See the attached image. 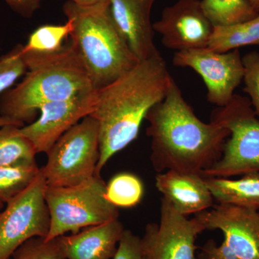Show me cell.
Segmentation results:
<instances>
[{"label":"cell","instance_id":"cell-27","mask_svg":"<svg viewBox=\"0 0 259 259\" xmlns=\"http://www.w3.org/2000/svg\"><path fill=\"white\" fill-rule=\"evenodd\" d=\"M112 259H146L141 238L125 229Z\"/></svg>","mask_w":259,"mask_h":259},{"label":"cell","instance_id":"cell-31","mask_svg":"<svg viewBox=\"0 0 259 259\" xmlns=\"http://www.w3.org/2000/svg\"><path fill=\"white\" fill-rule=\"evenodd\" d=\"M7 125H15L20 126V127H23V126L17 123V122H13V121L10 120L9 119L5 118V117L0 116V127Z\"/></svg>","mask_w":259,"mask_h":259},{"label":"cell","instance_id":"cell-3","mask_svg":"<svg viewBox=\"0 0 259 259\" xmlns=\"http://www.w3.org/2000/svg\"><path fill=\"white\" fill-rule=\"evenodd\" d=\"M22 53L27 71L20 83L2 95V117L24 126L33 122L46 104L97 91L71 42L53 54Z\"/></svg>","mask_w":259,"mask_h":259},{"label":"cell","instance_id":"cell-10","mask_svg":"<svg viewBox=\"0 0 259 259\" xmlns=\"http://www.w3.org/2000/svg\"><path fill=\"white\" fill-rule=\"evenodd\" d=\"M204 231L196 216L188 219L162 198L159 222L148 224L141 238L146 259H198L196 241Z\"/></svg>","mask_w":259,"mask_h":259},{"label":"cell","instance_id":"cell-11","mask_svg":"<svg viewBox=\"0 0 259 259\" xmlns=\"http://www.w3.org/2000/svg\"><path fill=\"white\" fill-rule=\"evenodd\" d=\"M153 29L161 35L163 45L177 52L208 47L214 26L200 0H177L163 9Z\"/></svg>","mask_w":259,"mask_h":259},{"label":"cell","instance_id":"cell-8","mask_svg":"<svg viewBox=\"0 0 259 259\" xmlns=\"http://www.w3.org/2000/svg\"><path fill=\"white\" fill-rule=\"evenodd\" d=\"M47 181L42 168L33 182L0 210V259H12L33 238H47L50 214L45 199Z\"/></svg>","mask_w":259,"mask_h":259},{"label":"cell","instance_id":"cell-30","mask_svg":"<svg viewBox=\"0 0 259 259\" xmlns=\"http://www.w3.org/2000/svg\"><path fill=\"white\" fill-rule=\"evenodd\" d=\"M80 6L93 7L97 5H108L109 0H69Z\"/></svg>","mask_w":259,"mask_h":259},{"label":"cell","instance_id":"cell-12","mask_svg":"<svg viewBox=\"0 0 259 259\" xmlns=\"http://www.w3.org/2000/svg\"><path fill=\"white\" fill-rule=\"evenodd\" d=\"M97 91L46 104L36 120L20 127L37 153L49 152L61 136L93 112Z\"/></svg>","mask_w":259,"mask_h":259},{"label":"cell","instance_id":"cell-20","mask_svg":"<svg viewBox=\"0 0 259 259\" xmlns=\"http://www.w3.org/2000/svg\"><path fill=\"white\" fill-rule=\"evenodd\" d=\"M204 15L214 28L243 23L259 14L247 0H200Z\"/></svg>","mask_w":259,"mask_h":259},{"label":"cell","instance_id":"cell-17","mask_svg":"<svg viewBox=\"0 0 259 259\" xmlns=\"http://www.w3.org/2000/svg\"><path fill=\"white\" fill-rule=\"evenodd\" d=\"M204 179L218 204L259 211V172L242 175L238 180L206 177Z\"/></svg>","mask_w":259,"mask_h":259},{"label":"cell","instance_id":"cell-26","mask_svg":"<svg viewBox=\"0 0 259 259\" xmlns=\"http://www.w3.org/2000/svg\"><path fill=\"white\" fill-rule=\"evenodd\" d=\"M242 59L245 69L243 90L248 95L255 113L259 116V53L251 51Z\"/></svg>","mask_w":259,"mask_h":259},{"label":"cell","instance_id":"cell-29","mask_svg":"<svg viewBox=\"0 0 259 259\" xmlns=\"http://www.w3.org/2000/svg\"><path fill=\"white\" fill-rule=\"evenodd\" d=\"M12 10L24 17L31 18L39 9L42 0H5Z\"/></svg>","mask_w":259,"mask_h":259},{"label":"cell","instance_id":"cell-7","mask_svg":"<svg viewBox=\"0 0 259 259\" xmlns=\"http://www.w3.org/2000/svg\"><path fill=\"white\" fill-rule=\"evenodd\" d=\"M47 154L41 168L49 187H70L93 178L100 156L98 122L92 116L83 117Z\"/></svg>","mask_w":259,"mask_h":259},{"label":"cell","instance_id":"cell-24","mask_svg":"<svg viewBox=\"0 0 259 259\" xmlns=\"http://www.w3.org/2000/svg\"><path fill=\"white\" fill-rule=\"evenodd\" d=\"M12 259H66L60 238L47 241L45 238H33L23 243Z\"/></svg>","mask_w":259,"mask_h":259},{"label":"cell","instance_id":"cell-5","mask_svg":"<svg viewBox=\"0 0 259 259\" xmlns=\"http://www.w3.org/2000/svg\"><path fill=\"white\" fill-rule=\"evenodd\" d=\"M106 183L101 177L70 187H49L45 192L50 229L46 240L118 219L117 207L105 197Z\"/></svg>","mask_w":259,"mask_h":259},{"label":"cell","instance_id":"cell-25","mask_svg":"<svg viewBox=\"0 0 259 259\" xmlns=\"http://www.w3.org/2000/svg\"><path fill=\"white\" fill-rule=\"evenodd\" d=\"M23 45L18 44L11 51L0 56V95L8 91L24 76L27 66L23 57Z\"/></svg>","mask_w":259,"mask_h":259},{"label":"cell","instance_id":"cell-9","mask_svg":"<svg viewBox=\"0 0 259 259\" xmlns=\"http://www.w3.org/2000/svg\"><path fill=\"white\" fill-rule=\"evenodd\" d=\"M172 63L177 67L190 68L197 73L207 89V101L218 107L231 102L244 77L239 49L221 53L206 47L177 51Z\"/></svg>","mask_w":259,"mask_h":259},{"label":"cell","instance_id":"cell-33","mask_svg":"<svg viewBox=\"0 0 259 259\" xmlns=\"http://www.w3.org/2000/svg\"><path fill=\"white\" fill-rule=\"evenodd\" d=\"M5 207L4 204L0 203V210H2V209H3V207Z\"/></svg>","mask_w":259,"mask_h":259},{"label":"cell","instance_id":"cell-14","mask_svg":"<svg viewBox=\"0 0 259 259\" xmlns=\"http://www.w3.org/2000/svg\"><path fill=\"white\" fill-rule=\"evenodd\" d=\"M156 0H109L114 25L140 61L158 53L155 45L151 10Z\"/></svg>","mask_w":259,"mask_h":259},{"label":"cell","instance_id":"cell-21","mask_svg":"<svg viewBox=\"0 0 259 259\" xmlns=\"http://www.w3.org/2000/svg\"><path fill=\"white\" fill-rule=\"evenodd\" d=\"M144 186L139 177L122 172L115 175L106 184L105 197L110 203L119 208H131L142 200Z\"/></svg>","mask_w":259,"mask_h":259},{"label":"cell","instance_id":"cell-13","mask_svg":"<svg viewBox=\"0 0 259 259\" xmlns=\"http://www.w3.org/2000/svg\"><path fill=\"white\" fill-rule=\"evenodd\" d=\"M205 230H219L238 259H259V211L218 204L196 214Z\"/></svg>","mask_w":259,"mask_h":259},{"label":"cell","instance_id":"cell-32","mask_svg":"<svg viewBox=\"0 0 259 259\" xmlns=\"http://www.w3.org/2000/svg\"><path fill=\"white\" fill-rule=\"evenodd\" d=\"M250 5L259 13V0H247Z\"/></svg>","mask_w":259,"mask_h":259},{"label":"cell","instance_id":"cell-15","mask_svg":"<svg viewBox=\"0 0 259 259\" xmlns=\"http://www.w3.org/2000/svg\"><path fill=\"white\" fill-rule=\"evenodd\" d=\"M156 187L175 210L185 216L212 207L213 197L201 174L168 170L158 173Z\"/></svg>","mask_w":259,"mask_h":259},{"label":"cell","instance_id":"cell-28","mask_svg":"<svg viewBox=\"0 0 259 259\" xmlns=\"http://www.w3.org/2000/svg\"><path fill=\"white\" fill-rule=\"evenodd\" d=\"M198 259H238L232 252L226 242L218 245L215 241L209 240L202 248V253Z\"/></svg>","mask_w":259,"mask_h":259},{"label":"cell","instance_id":"cell-2","mask_svg":"<svg viewBox=\"0 0 259 259\" xmlns=\"http://www.w3.org/2000/svg\"><path fill=\"white\" fill-rule=\"evenodd\" d=\"M161 54L141 61L125 74L98 90L90 116L98 122L100 160L96 175L109 160L137 139L143 121L166 96L173 80Z\"/></svg>","mask_w":259,"mask_h":259},{"label":"cell","instance_id":"cell-1","mask_svg":"<svg viewBox=\"0 0 259 259\" xmlns=\"http://www.w3.org/2000/svg\"><path fill=\"white\" fill-rule=\"evenodd\" d=\"M146 120L151 163L157 173L175 170L202 175L221 157L230 136L226 127L197 117L175 79Z\"/></svg>","mask_w":259,"mask_h":259},{"label":"cell","instance_id":"cell-4","mask_svg":"<svg viewBox=\"0 0 259 259\" xmlns=\"http://www.w3.org/2000/svg\"><path fill=\"white\" fill-rule=\"evenodd\" d=\"M63 11L71 24L70 42L97 91L139 62L114 25L108 5L80 6L69 0Z\"/></svg>","mask_w":259,"mask_h":259},{"label":"cell","instance_id":"cell-18","mask_svg":"<svg viewBox=\"0 0 259 259\" xmlns=\"http://www.w3.org/2000/svg\"><path fill=\"white\" fill-rule=\"evenodd\" d=\"M248 46H259V14L248 21L214 28L207 47L225 53Z\"/></svg>","mask_w":259,"mask_h":259},{"label":"cell","instance_id":"cell-6","mask_svg":"<svg viewBox=\"0 0 259 259\" xmlns=\"http://www.w3.org/2000/svg\"><path fill=\"white\" fill-rule=\"evenodd\" d=\"M210 121L228 129L230 136L221 157L202 176L231 178L259 172V120L248 97L235 94L228 105L212 112Z\"/></svg>","mask_w":259,"mask_h":259},{"label":"cell","instance_id":"cell-23","mask_svg":"<svg viewBox=\"0 0 259 259\" xmlns=\"http://www.w3.org/2000/svg\"><path fill=\"white\" fill-rule=\"evenodd\" d=\"M37 163L0 167V203L5 204L21 193L40 172Z\"/></svg>","mask_w":259,"mask_h":259},{"label":"cell","instance_id":"cell-22","mask_svg":"<svg viewBox=\"0 0 259 259\" xmlns=\"http://www.w3.org/2000/svg\"><path fill=\"white\" fill-rule=\"evenodd\" d=\"M71 32L69 21L63 25H44L30 34L28 42L23 45L25 52L53 54L64 47V41Z\"/></svg>","mask_w":259,"mask_h":259},{"label":"cell","instance_id":"cell-16","mask_svg":"<svg viewBox=\"0 0 259 259\" xmlns=\"http://www.w3.org/2000/svg\"><path fill=\"white\" fill-rule=\"evenodd\" d=\"M125 228L118 219L60 236L66 259H112Z\"/></svg>","mask_w":259,"mask_h":259},{"label":"cell","instance_id":"cell-19","mask_svg":"<svg viewBox=\"0 0 259 259\" xmlns=\"http://www.w3.org/2000/svg\"><path fill=\"white\" fill-rule=\"evenodd\" d=\"M20 126L0 127V167L21 166L36 163V150L20 132Z\"/></svg>","mask_w":259,"mask_h":259}]
</instances>
